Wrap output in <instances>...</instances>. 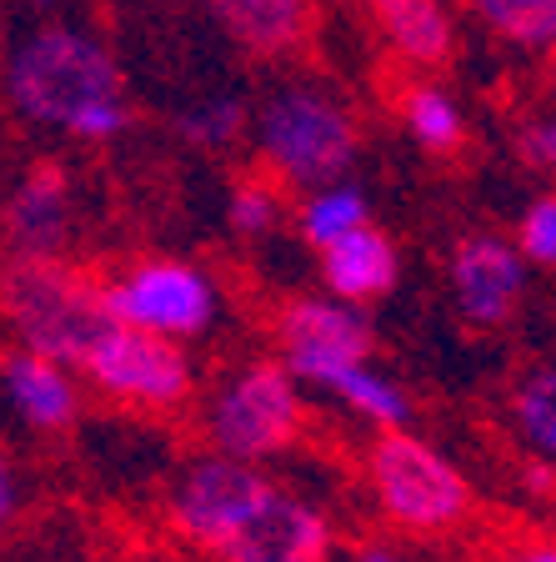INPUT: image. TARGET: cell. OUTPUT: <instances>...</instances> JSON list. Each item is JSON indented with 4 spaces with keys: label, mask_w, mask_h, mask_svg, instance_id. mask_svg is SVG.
<instances>
[{
    "label": "cell",
    "mask_w": 556,
    "mask_h": 562,
    "mask_svg": "<svg viewBox=\"0 0 556 562\" xmlns=\"http://www.w3.org/2000/svg\"><path fill=\"white\" fill-rule=\"evenodd\" d=\"M5 101L21 121L76 140H116L131 126L126 76L81 21H35L5 46Z\"/></svg>",
    "instance_id": "cell-1"
},
{
    "label": "cell",
    "mask_w": 556,
    "mask_h": 562,
    "mask_svg": "<svg viewBox=\"0 0 556 562\" xmlns=\"http://www.w3.org/2000/svg\"><path fill=\"white\" fill-rule=\"evenodd\" d=\"M0 312L25 351H41L60 367H81L91 341L111 327L101 286L56 257H15L0 271Z\"/></svg>",
    "instance_id": "cell-2"
},
{
    "label": "cell",
    "mask_w": 556,
    "mask_h": 562,
    "mask_svg": "<svg viewBox=\"0 0 556 562\" xmlns=\"http://www.w3.org/2000/svg\"><path fill=\"white\" fill-rule=\"evenodd\" d=\"M256 146L291 187H326L356 166V116L331 91L281 86L256 111Z\"/></svg>",
    "instance_id": "cell-3"
},
{
    "label": "cell",
    "mask_w": 556,
    "mask_h": 562,
    "mask_svg": "<svg viewBox=\"0 0 556 562\" xmlns=\"http://www.w3.org/2000/svg\"><path fill=\"white\" fill-rule=\"evenodd\" d=\"M371 492L406 532H446L472 513V487L462 472L436 447L396 427L371 447Z\"/></svg>",
    "instance_id": "cell-4"
},
{
    "label": "cell",
    "mask_w": 556,
    "mask_h": 562,
    "mask_svg": "<svg viewBox=\"0 0 556 562\" xmlns=\"http://www.w3.org/2000/svg\"><path fill=\"white\" fill-rule=\"evenodd\" d=\"M101 302L111 322H126V327L156 331L171 341L201 337L220 312L216 281L185 261H140V267L121 271L116 281H105Z\"/></svg>",
    "instance_id": "cell-5"
},
{
    "label": "cell",
    "mask_w": 556,
    "mask_h": 562,
    "mask_svg": "<svg viewBox=\"0 0 556 562\" xmlns=\"http://www.w3.org/2000/svg\"><path fill=\"white\" fill-rule=\"evenodd\" d=\"M302 427V397H296V376L281 362H256L236 382L220 386L211 402L206 432L216 452L241 457V462H266L281 447H291Z\"/></svg>",
    "instance_id": "cell-6"
},
{
    "label": "cell",
    "mask_w": 556,
    "mask_h": 562,
    "mask_svg": "<svg viewBox=\"0 0 556 562\" xmlns=\"http://www.w3.org/2000/svg\"><path fill=\"white\" fill-rule=\"evenodd\" d=\"M81 372L116 402H140V407H181L191 397L196 367L181 351V341L156 337V331L111 322L91 341Z\"/></svg>",
    "instance_id": "cell-7"
},
{
    "label": "cell",
    "mask_w": 556,
    "mask_h": 562,
    "mask_svg": "<svg viewBox=\"0 0 556 562\" xmlns=\"http://www.w3.org/2000/svg\"><path fill=\"white\" fill-rule=\"evenodd\" d=\"M266 492L271 482L256 472V462L226 452L201 457L171 492V527L191 548L226 558V548L241 538V527L256 517V507L266 503Z\"/></svg>",
    "instance_id": "cell-8"
},
{
    "label": "cell",
    "mask_w": 556,
    "mask_h": 562,
    "mask_svg": "<svg viewBox=\"0 0 556 562\" xmlns=\"http://www.w3.org/2000/svg\"><path fill=\"white\" fill-rule=\"evenodd\" d=\"M281 367L296 382L331 386L351 362L371 357V316L341 296H306L276 316Z\"/></svg>",
    "instance_id": "cell-9"
},
{
    "label": "cell",
    "mask_w": 556,
    "mask_h": 562,
    "mask_svg": "<svg viewBox=\"0 0 556 562\" xmlns=\"http://www.w3.org/2000/svg\"><path fill=\"white\" fill-rule=\"evenodd\" d=\"M452 292L472 327H501L526 292V257L507 236H466L452 257Z\"/></svg>",
    "instance_id": "cell-10"
},
{
    "label": "cell",
    "mask_w": 556,
    "mask_h": 562,
    "mask_svg": "<svg viewBox=\"0 0 556 562\" xmlns=\"http://www.w3.org/2000/svg\"><path fill=\"white\" fill-rule=\"evenodd\" d=\"M331 552V527L302 497L271 487L266 503L256 507V517L241 527V538L226 548L236 562H316Z\"/></svg>",
    "instance_id": "cell-11"
},
{
    "label": "cell",
    "mask_w": 556,
    "mask_h": 562,
    "mask_svg": "<svg viewBox=\"0 0 556 562\" xmlns=\"http://www.w3.org/2000/svg\"><path fill=\"white\" fill-rule=\"evenodd\" d=\"M0 407L25 432H60L76 422V382L60 362L21 347L11 357H0Z\"/></svg>",
    "instance_id": "cell-12"
},
{
    "label": "cell",
    "mask_w": 556,
    "mask_h": 562,
    "mask_svg": "<svg viewBox=\"0 0 556 562\" xmlns=\"http://www.w3.org/2000/svg\"><path fill=\"white\" fill-rule=\"evenodd\" d=\"M70 181L60 166H31L5 201V236L15 257H56L70 236Z\"/></svg>",
    "instance_id": "cell-13"
},
{
    "label": "cell",
    "mask_w": 556,
    "mask_h": 562,
    "mask_svg": "<svg viewBox=\"0 0 556 562\" xmlns=\"http://www.w3.org/2000/svg\"><path fill=\"white\" fill-rule=\"evenodd\" d=\"M321 281L326 292L341 302H376L396 286V246L386 232H376L371 222L351 226L347 236H337L331 246H321Z\"/></svg>",
    "instance_id": "cell-14"
},
{
    "label": "cell",
    "mask_w": 556,
    "mask_h": 562,
    "mask_svg": "<svg viewBox=\"0 0 556 562\" xmlns=\"http://www.w3.org/2000/svg\"><path fill=\"white\" fill-rule=\"evenodd\" d=\"M220 31L251 56H286L306 41L311 0H206Z\"/></svg>",
    "instance_id": "cell-15"
},
{
    "label": "cell",
    "mask_w": 556,
    "mask_h": 562,
    "mask_svg": "<svg viewBox=\"0 0 556 562\" xmlns=\"http://www.w3.org/2000/svg\"><path fill=\"white\" fill-rule=\"evenodd\" d=\"M371 11L382 15L392 50L406 56L411 66H441L452 56V15H446L441 0H382Z\"/></svg>",
    "instance_id": "cell-16"
},
{
    "label": "cell",
    "mask_w": 556,
    "mask_h": 562,
    "mask_svg": "<svg viewBox=\"0 0 556 562\" xmlns=\"http://www.w3.org/2000/svg\"><path fill=\"white\" fill-rule=\"evenodd\" d=\"M371 222V201L361 187H351V181H326V187H311V201H306L302 211V232L306 241L321 251V246H331L337 236H347L351 226Z\"/></svg>",
    "instance_id": "cell-17"
},
{
    "label": "cell",
    "mask_w": 556,
    "mask_h": 562,
    "mask_svg": "<svg viewBox=\"0 0 556 562\" xmlns=\"http://www.w3.org/2000/svg\"><path fill=\"white\" fill-rule=\"evenodd\" d=\"M246 126H251V105L241 101V95H201L196 105H185L181 116H175V131H181V140H191V146H201V151H226V146H236V140L246 136Z\"/></svg>",
    "instance_id": "cell-18"
},
{
    "label": "cell",
    "mask_w": 556,
    "mask_h": 562,
    "mask_svg": "<svg viewBox=\"0 0 556 562\" xmlns=\"http://www.w3.org/2000/svg\"><path fill=\"white\" fill-rule=\"evenodd\" d=\"M331 392H337L351 412L382 422V427H401V422L411 417V402H406L401 386H396L392 376H382L376 367H366V362H351L347 372L331 382Z\"/></svg>",
    "instance_id": "cell-19"
},
{
    "label": "cell",
    "mask_w": 556,
    "mask_h": 562,
    "mask_svg": "<svg viewBox=\"0 0 556 562\" xmlns=\"http://www.w3.org/2000/svg\"><path fill=\"white\" fill-rule=\"evenodd\" d=\"M497 35L526 50H546L556 41V0H466Z\"/></svg>",
    "instance_id": "cell-20"
},
{
    "label": "cell",
    "mask_w": 556,
    "mask_h": 562,
    "mask_svg": "<svg viewBox=\"0 0 556 562\" xmlns=\"http://www.w3.org/2000/svg\"><path fill=\"white\" fill-rule=\"evenodd\" d=\"M406 131L427 146V151H456L466 136V121H462V105L452 95L441 91V86H417V91L406 95Z\"/></svg>",
    "instance_id": "cell-21"
},
{
    "label": "cell",
    "mask_w": 556,
    "mask_h": 562,
    "mask_svg": "<svg viewBox=\"0 0 556 562\" xmlns=\"http://www.w3.org/2000/svg\"><path fill=\"white\" fill-rule=\"evenodd\" d=\"M517 432H522V442L542 462L556 457V372L552 367H536L522 382V392H517Z\"/></svg>",
    "instance_id": "cell-22"
},
{
    "label": "cell",
    "mask_w": 556,
    "mask_h": 562,
    "mask_svg": "<svg viewBox=\"0 0 556 562\" xmlns=\"http://www.w3.org/2000/svg\"><path fill=\"white\" fill-rule=\"evenodd\" d=\"M226 216H231V232L236 236H266L271 226L281 222L276 187H266V181H246V187H236Z\"/></svg>",
    "instance_id": "cell-23"
},
{
    "label": "cell",
    "mask_w": 556,
    "mask_h": 562,
    "mask_svg": "<svg viewBox=\"0 0 556 562\" xmlns=\"http://www.w3.org/2000/svg\"><path fill=\"white\" fill-rule=\"evenodd\" d=\"M517 251L536 267H552L556 261V201L536 196L532 206L522 211V226H517Z\"/></svg>",
    "instance_id": "cell-24"
},
{
    "label": "cell",
    "mask_w": 556,
    "mask_h": 562,
    "mask_svg": "<svg viewBox=\"0 0 556 562\" xmlns=\"http://www.w3.org/2000/svg\"><path fill=\"white\" fill-rule=\"evenodd\" d=\"M517 151H522V161H532V171H552L556 166V126L552 121H526L522 131H517Z\"/></svg>",
    "instance_id": "cell-25"
},
{
    "label": "cell",
    "mask_w": 556,
    "mask_h": 562,
    "mask_svg": "<svg viewBox=\"0 0 556 562\" xmlns=\"http://www.w3.org/2000/svg\"><path fill=\"white\" fill-rule=\"evenodd\" d=\"M15 513H21V472H15L11 457L0 452V532L15 522Z\"/></svg>",
    "instance_id": "cell-26"
},
{
    "label": "cell",
    "mask_w": 556,
    "mask_h": 562,
    "mask_svg": "<svg viewBox=\"0 0 556 562\" xmlns=\"http://www.w3.org/2000/svg\"><path fill=\"white\" fill-rule=\"evenodd\" d=\"M0 41H5V0H0Z\"/></svg>",
    "instance_id": "cell-27"
},
{
    "label": "cell",
    "mask_w": 556,
    "mask_h": 562,
    "mask_svg": "<svg viewBox=\"0 0 556 562\" xmlns=\"http://www.w3.org/2000/svg\"><path fill=\"white\" fill-rule=\"evenodd\" d=\"M366 5H382V0H366Z\"/></svg>",
    "instance_id": "cell-28"
}]
</instances>
